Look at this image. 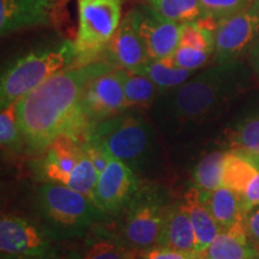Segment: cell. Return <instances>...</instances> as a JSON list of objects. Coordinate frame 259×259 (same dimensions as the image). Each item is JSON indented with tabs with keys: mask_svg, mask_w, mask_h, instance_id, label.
Returning a JSON list of instances; mask_svg holds the SVG:
<instances>
[{
	"mask_svg": "<svg viewBox=\"0 0 259 259\" xmlns=\"http://www.w3.org/2000/svg\"><path fill=\"white\" fill-rule=\"evenodd\" d=\"M116 67L108 60L69 67L45 80L17 101L19 128L32 150H46L61 134L85 137L80 101L90 80ZM80 138V137H79Z\"/></svg>",
	"mask_w": 259,
	"mask_h": 259,
	"instance_id": "1",
	"label": "cell"
},
{
	"mask_svg": "<svg viewBox=\"0 0 259 259\" xmlns=\"http://www.w3.org/2000/svg\"><path fill=\"white\" fill-rule=\"evenodd\" d=\"M251 85V71L241 60L216 64L167 92L154 103L160 118L200 124L226 111Z\"/></svg>",
	"mask_w": 259,
	"mask_h": 259,
	"instance_id": "2",
	"label": "cell"
},
{
	"mask_svg": "<svg viewBox=\"0 0 259 259\" xmlns=\"http://www.w3.org/2000/svg\"><path fill=\"white\" fill-rule=\"evenodd\" d=\"M84 139L99 144L142 179H157L166 167L156 132L138 114H119L94 124Z\"/></svg>",
	"mask_w": 259,
	"mask_h": 259,
	"instance_id": "3",
	"label": "cell"
},
{
	"mask_svg": "<svg viewBox=\"0 0 259 259\" xmlns=\"http://www.w3.org/2000/svg\"><path fill=\"white\" fill-rule=\"evenodd\" d=\"M36 205L42 228L54 240L84 238L109 220L88 197L53 181L38 187Z\"/></svg>",
	"mask_w": 259,
	"mask_h": 259,
	"instance_id": "4",
	"label": "cell"
},
{
	"mask_svg": "<svg viewBox=\"0 0 259 259\" xmlns=\"http://www.w3.org/2000/svg\"><path fill=\"white\" fill-rule=\"evenodd\" d=\"M73 65L74 48L71 41H64L52 48L31 52L18 59L2 76V108L17 102L45 80Z\"/></svg>",
	"mask_w": 259,
	"mask_h": 259,
	"instance_id": "5",
	"label": "cell"
},
{
	"mask_svg": "<svg viewBox=\"0 0 259 259\" xmlns=\"http://www.w3.org/2000/svg\"><path fill=\"white\" fill-rule=\"evenodd\" d=\"M124 0H77L78 28L73 41L74 65L85 66L106 52L121 22Z\"/></svg>",
	"mask_w": 259,
	"mask_h": 259,
	"instance_id": "6",
	"label": "cell"
},
{
	"mask_svg": "<svg viewBox=\"0 0 259 259\" xmlns=\"http://www.w3.org/2000/svg\"><path fill=\"white\" fill-rule=\"evenodd\" d=\"M170 204L160 190L144 187L137 191L122 211L120 240L136 251L162 245Z\"/></svg>",
	"mask_w": 259,
	"mask_h": 259,
	"instance_id": "7",
	"label": "cell"
},
{
	"mask_svg": "<svg viewBox=\"0 0 259 259\" xmlns=\"http://www.w3.org/2000/svg\"><path fill=\"white\" fill-rule=\"evenodd\" d=\"M216 64L240 60L259 41V0L219 21L215 30Z\"/></svg>",
	"mask_w": 259,
	"mask_h": 259,
	"instance_id": "8",
	"label": "cell"
},
{
	"mask_svg": "<svg viewBox=\"0 0 259 259\" xmlns=\"http://www.w3.org/2000/svg\"><path fill=\"white\" fill-rule=\"evenodd\" d=\"M80 109L88 128L128 109L120 69L100 74L90 80L83 93Z\"/></svg>",
	"mask_w": 259,
	"mask_h": 259,
	"instance_id": "9",
	"label": "cell"
},
{
	"mask_svg": "<svg viewBox=\"0 0 259 259\" xmlns=\"http://www.w3.org/2000/svg\"><path fill=\"white\" fill-rule=\"evenodd\" d=\"M53 239L44 228L18 216L3 215L0 220L2 257H48L54 255Z\"/></svg>",
	"mask_w": 259,
	"mask_h": 259,
	"instance_id": "10",
	"label": "cell"
},
{
	"mask_svg": "<svg viewBox=\"0 0 259 259\" xmlns=\"http://www.w3.org/2000/svg\"><path fill=\"white\" fill-rule=\"evenodd\" d=\"M139 190V178L124 162L111 156L106 169L99 176L94 203L102 211L114 215L122 211Z\"/></svg>",
	"mask_w": 259,
	"mask_h": 259,
	"instance_id": "11",
	"label": "cell"
},
{
	"mask_svg": "<svg viewBox=\"0 0 259 259\" xmlns=\"http://www.w3.org/2000/svg\"><path fill=\"white\" fill-rule=\"evenodd\" d=\"M136 28L150 60H162L174 54L180 42V25L161 18L148 4L131 10Z\"/></svg>",
	"mask_w": 259,
	"mask_h": 259,
	"instance_id": "12",
	"label": "cell"
},
{
	"mask_svg": "<svg viewBox=\"0 0 259 259\" xmlns=\"http://www.w3.org/2000/svg\"><path fill=\"white\" fill-rule=\"evenodd\" d=\"M64 0H0L2 36L56 21Z\"/></svg>",
	"mask_w": 259,
	"mask_h": 259,
	"instance_id": "13",
	"label": "cell"
},
{
	"mask_svg": "<svg viewBox=\"0 0 259 259\" xmlns=\"http://www.w3.org/2000/svg\"><path fill=\"white\" fill-rule=\"evenodd\" d=\"M105 53L107 54V60L114 64L116 67L131 72H138L150 61L143 41L136 28L131 10L121 19Z\"/></svg>",
	"mask_w": 259,
	"mask_h": 259,
	"instance_id": "14",
	"label": "cell"
},
{
	"mask_svg": "<svg viewBox=\"0 0 259 259\" xmlns=\"http://www.w3.org/2000/svg\"><path fill=\"white\" fill-rule=\"evenodd\" d=\"M42 170L47 180L66 185L72 171L85 156L84 138L61 134L46 149Z\"/></svg>",
	"mask_w": 259,
	"mask_h": 259,
	"instance_id": "15",
	"label": "cell"
},
{
	"mask_svg": "<svg viewBox=\"0 0 259 259\" xmlns=\"http://www.w3.org/2000/svg\"><path fill=\"white\" fill-rule=\"evenodd\" d=\"M259 248L251 240L246 228L245 219L221 231L211 244L198 254L206 259H255Z\"/></svg>",
	"mask_w": 259,
	"mask_h": 259,
	"instance_id": "16",
	"label": "cell"
},
{
	"mask_svg": "<svg viewBox=\"0 0 259 259\" xmlns=\"http://www.w3.org/2000/svg\"><path fill=\"white\" fill-rule=\"evenodd\" d=\"M82 245L71 250L66 259H137V252H131L120 239L95 228L84 236Z\"/></svg>",
	"mask_w": 259,
	"mask_h": 259,
	"instance_id": "17",
	"label": "cell"
},
{
	"mask_svg": "<svg viewBox=\"0 0 259 259\" xmlns=\"http://www.w3.org/2000/svg\"><path fill=\"white\" fill-rule=\"evenodd\" d=\"M162 246L197 254V238L185 202L170 204ZM198 255V254H197Z\"/></svg>",
	"mask_w": 259,
	"mask_h": 259,
	"instance_id": "18",
	"label": "cell"
},
{
	"mask_svg": "<svg viewBox=\"0 0 259 259\" xmlns=\"http://www.w3.org/2000/svg\"><path fill=\"white\" fill-rule=\"evenodd\" d=\"M184 202L196 233L197 254H199L211 244L213 239L221 232V228L215 221L208 206L202 200L198 187H191L185 194Z\"/></svg>",
	"mask_w": 259,
	"mask_h": 259,
	"instance_id": "19",
	"label": "cell"
},
{
	"mask_svg": "<svg viewBox=\"0 0 259 259\" xmlns=\"http://www.w3.org/2000/svg\"><path fill=\"white\" fill-rule=\"evenodd\" d=\"M200 197L208 206L215 221L218 222L221 231L231 228L236 222L246 218L242 208L241 196L225 186L219 187L206 194L200 192Z\"/></svg>",
	"mask_w": 259,
	"mask_h": 259,
	"instance_id": "20",
	"label": "cell"
},
{
	"mask_svg": "<svg viewBox=\"0 0 259 259\" xmlns=\"http://www.w3.org/2000/svg\"><path fill=\"white\" fill-rule=\"evenodd\" d=\"M259 171V163L254 157L239 150L226 151L222 171V186L242 196L246 186Z\"/></svg>",
	"mask_w": 259,
	"mask_h": 259,
	"instance_id": "21",
	"label": "cell"
},
{
	"mask_svg": "<svg viewBox=\"0 0 259 259\" xmlns=\"http://www.w3.org/2000/svg\"><path fill=\"white\" fill-rule=\"evenodd\" d=\"M128 108L150 107L161 96L160 89L148 76L120 69Z\"/></svg>",
	"mask_w": 259,
	"mask_h": 259,
	"instance_id": "22",
	"label": "cell"
},
{
	"mask_svg": "<svg viewBox=\"0 0 259 259\" xmlns=\"http://www.w3.org/2000/svg\"><path fill=\"white\" fill-rule=\"evenodd\" d=\"M147 4L161 18L178 24L206 17L199 0H147Z\"/></svg>",
	"mask_w": 259,
	"mask_h": 259,
	"instance_id": "23",
	"label": "cell"
},
{
	"mask_svg": "<svg viewBox=\"0 0 259 259\" xmlns=\"http://www.w3.org/2000/svg\"><path fill=\"white\" fill-rule=\"evenodd\" d=\"M137 73L148 76L156 84L160 92L164 94L187 82L193 74V71L184 70L174 66L170 63L169 58H166V59L162 60H150Z\"/></svg>",
	"mask_w": 259,
	"mask_h": 259,
	"instance_id": "24",
	"label": "cell"
},
{
	"mask_svg": "<svg viewBox=\"0 0 259 259\" xmlns=\"http://www.w3.org/2000/svg\"><path fill=\"white\" fill-rule=\"evenodd\" d=\"M225 156L226 151H213L204 156L194 168V185L202 193H210L222 186Z\"/></svg>",
	"mask_w": 259,
	"mask_h": 259,
	"instance_id": "25",
	"label": "cell"
},
{
	"mask_svg": "<svg viewBox=\"0 0 259 259\" xmlns=\"http://www.w3.org/2000/svg\"><path fill=\"white\" fill-rule=\"evenodd\" d=\"M229 149L254 157L259 163V115L242 119L227 137Z\"/></svg>",
	"mask_w": 259,
	"mask_h": 259,
	"instance_id": "26",
	"label": "cell"
},
{
	"mask_svg": "<svg viewBox=\"0 0 259 259\" xmlns=\"http://www.w3.org/2000/svg\"><path fill=\"white\" fill-rule=\"evenodd\" d=\"M23 139L19 128L17 102L2 108L0 113V144L6 150H15Z\"/></svg>",
	"mask_w": 259,
	"mask_h": 259,
	"instance_id": "27",
	"label": "cell"
},
{
	"mask_svg": "<svg viewBox=\"0 0 259 259\" xmlns=\"http://www.w3.org/2000/svg\"><path fill=\"white\" fill-rule=\"evenodd\" d=\"M215 32L203 28L197 22H187L180 25L179 46L196 48L213 54L215 50Z\"/></svg>",
	"mask_w": 259,
	"mask_h": 259,
	"instance_id": "28",
	"label": "cell"
},
{
	"mask_svg": "<svg viewBox=\"0 0 259 259\" xmlns=\"http://www.w3.org/2000/svg\"><path fill=\"white\" fill-rule=\"evenodd\" d=\"M212 53L206 51L196 50V48L191 47H184L179 46L174 54L169 57L170 63L174 66L180 67V69L189 70V71H196L203 67L204 65L208 63L210 57Z\"/></svg>",
	"mask_w": 259,
	"mask_h": 259,
	"instance_id": "29",
	"label": "cell"
},
{
	"mask_svg": "<svg viewBox=\"0 0 259 259\" xmlns=\"http://www.w3.org/2000/svg\"><path fill=\"white\" fill-rule=\"evenodd\" d=\"M199 2L206 17L221 21L247 8L253 0H199Z\"/></svg>",
	"mask_w": 259,
	"mask_h": 259,
	"instance_id": "30",
	"label": "cell"
},
{
	"mask_svg": "<svg viewBox=\"0 0 259 259\" xmlns=\"http://www.w3.org/2000/svg\"><path fill=\"white\" fill-rule=\"evenodd\" d=\"M198 255L178 251L167 246H154L137 251V259H197Z\"/></svg>",
	"mask_w": 259,
	"mask_h": 259,
	"instance_id": "31",
	"label": "cell"
},
{
	"mask_svg": "<svg viewBox=\"0 0 259 259\" xmlns=\"http://www.w3.org/2000/svg\"><path fill=\"white\" fill-rule=\"evenodd\" d=\"M241 199L245 213H248L251 210L259 206V171L253 177V179L248 183V185L246 186Z\"/></svg>",
	"mask_w": 259,
	"mask_h": 259,
	"instance_id": "32",
	"label": "cell"
},
{
	"mask_svg": "<svg viewBox=\"0 0 259 259\" xmlns=\"http://www.w3.org/2000/svg\"><path fill=\"white\" fill-rule=\"evenodd\" d=\"M245 222L251 240L259 248V206L251 210L248 213H246Z\"/></svg>",
	"mask_w": 259,
	"mask_h": 259,
	"instance_id": "33",
	"label": "cell"
},
{
	"mask_svg": "<svg viewBox=\"0 0 259 259\" xmlns=\"http://www.w3.org/2000/svg\"><path fill=\"white\" fill-rule=\"evenodd\" d=\"M248 64H250L252 73H253L255 79L259 83V41L248 54Z\"/></svg>",
	"mask_w": 259,
	"mask_h": 259,
	"instance_id": "34",
	"label": "cell"
},
{
	"mask_svg": "<svg viewBox=\"0 0 259 259\" xmlns=\"http://www.w3.org/2000/svg\"><path fill=\"white\" fill-rule=\"evenodd\" d=\"M2 259H58L57 255H48V257H2Z\"/></svg>",
	"mask_w": 259,
	"mask_h": 259,
	"instance_id": "35",
	"label": "cell"
},
{
	"mask_svg": "<svg viewBox=\"0 0 259 259\" xmlns=\"http://www.w3.org/2000/svg\"><path fill=\"white\" fill-rule=\"evenodd\" d=\"M197 259H206V258H197Z\"/></svg>",
	"mask_w": 259,
	"mask_h": 259,
	"instance_id": "36",
	"label": "cell"
}]
</instances>
